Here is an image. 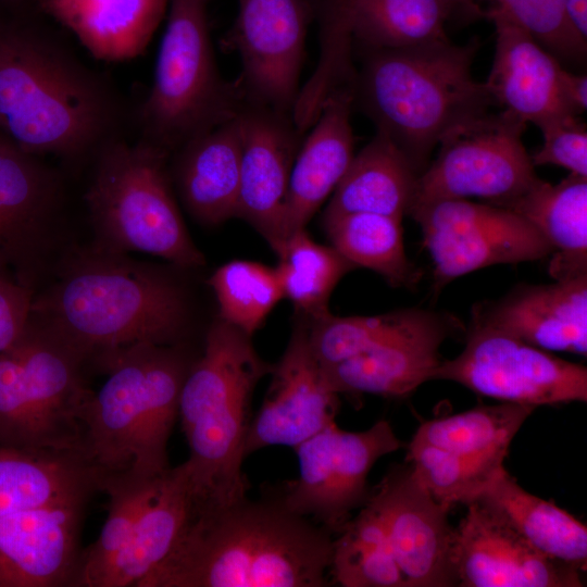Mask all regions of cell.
<instances>
[{
    "label": "cell",
    "instance_id": "obj_39",
    "mask_svg": "<svg viewBox=\"0 0 587 587\" xmlns=\"http://www.w3.org/2000/svg\"><path fill=\"white\" fill-rule=\"evenodd\" d=\"M407 461L413 476L448 508L476 500L505 470L503 462L471 460L412 440Z\"/></svg>",
    "mask_w": 587,
    "mask_h": 587
},
{
    "label": "cell",
    "instance_id": "obj_35",
    "mask_svg": "<svg viewBox=\"0 0 587 587\" xmlns=\"http://www.w3.org/2000/svg\"><path fill=\"white\" fill-rule=\"evenodd\" d=\"M276 271L285 298L310 320L327 315L329 297L355 265L335 248L317 243L305 229L286 241Z\"/></svg>",
    "mask_w": 587,
    "mask_h": 587
},
{
    "label": "cell",
    "instance_id": "obj_30",
    "mask_svg": "<svg viewBox=\"0 0 587 587\" xmlns=\"http://www.w3.org/2000/svg\"><path fill=\"white\" fill-rule=\"evenodd\" d=\"M496 509L540 554L585 572L587 528L557 504L523 489L504 470L477 498Z\"/></svg>",
    "mask_w": 587,
    "mask_h": 587
},
{
    "label": "cell",
    "instance_id": "obj_20",
    "mask_svg": "<svg viewBox=\"0 0 587 587\" xmlns=\"http://www.w3.org/2000/svg\"><path fill=\"white\" fill-rule=\"evenodd\" d=\"M485 17L496 32L494 62L485 82L495 104L536 126L578 116L564 96L560 61L502 10L489 9Z\"/></svg>",
    "mask_w": 587,
    "mask_h": 587
},
{
    "label": "cell",
    "instance_id": "obj_5",
    "mask_svg": "<svg viewBox=\"0 0 587 587\" xmlns=\"http://www.w3.org/2000/svg\"><path fill=\"white\" fill-rule=\"evenodd\" d=\"M272 364L251 336L222 319L209 328L203 353L184 380L178 417L189 447L185 466L195 505L222 504L247 496L245 442L255 386Z\"/></svg>",
    "mask_w": 587,
    "mask_h": 587
},
{
    "label": "cell",
    "instance_id": "obj_34",
    "mask_svg": "<svg viewBox=\"0 0 587 587\" xmlns=\"http://www.w3.org/2000/svg\"><path fill=\"white\" fill-rule=\"evenodd\" d=\"M333 539L330 574L344 587H408L378 509L369 498Z\"/></svg>",
    "mask_w": 587,
    "mask_h": 587
},
{
    "label": "cell",
    "instance_id": "obj_23",
    "mask_svg": "<svg viewBox=\"0 0 587 587\" xmlns=\"http://www.w3.org/2000/svg\"><path fill=\"white\" fill-rule=\"evenodd\" d=\"M351 87L333 91L312 130L301 142L287 189L284 230L287 239L307 224L344 177L353 155Z\"/></svg>",
    "mask_w": 587,
    "mask_h": 587
},
{
    "label": "cell",
    "instance_id": "obj_9",
    "mask_svg": "<svg viewBox=\"0 0 587 587\" xmlns=\"http://www.w3.org/2000/svg\"><path fill=\"white\" fill-rule=\"evenodd\" d=\"M525 128L526 123L501 110L450 129L438 143L436 159L419 177L409 211L472 197L502 207L523 195L539 179L523 143Z\"/></svg>",
    "mask_w": 587,
    "mask_h": 587
},
{
    "label": "cell",
    "instance_id": "obj_3",
    "mask_svg": "<svg viewBox=\"0 0 587 587\" xmlns=\"http://www.w3.org/2000/svg\"><path fill=\"white\" fill-rule=\"evenodd\" d=\"M118 117L108 83L60 41L0 22V129L13 143L74 160L118 137Z\"/></svg>",
    "mask_w": 587,
    "mask_h": 587
},
{
    "label": "cell",
    "instance_id": "obj_25",
    "mask_svg": "<svg viewBox=\"0 0 587 587\" xmlns=\"http://www.w3.org/2000/svg\"><path fill=\"white\" fill-rule=\"evenodd\" d=\"M104 475L80 451H33L0 445V516L90 501Z\"/></svg>",
    "mask_w": 587,
    "mask_h": 587
},
{
    "label": "cell",
    "instance_id": "obj_36",
    "mask_svg": "<svg viewBox=\"0 0 587 587\" xmlns=\"http://www.w3.org/2000/svg\"><path fill=\"white\" fill-rule=\"evenodd\" d=\"M163 475L152 479L126 475L104 477L102 492L109 497L107 519L98 538L82 550L72 587H98L127 545L140 513L159 490Z\"/></svg>",
    "mask_w": 587,
    "mask_h": 587
},
{
    "label": "cell",
    "instance_id": "obj_2",
    "mask_svg": "<svg viewBox=\"0 0 587 587\" xmlns=\"http://www.w3.org/2000/svg\"><path fill=\"white\" fill-rule=\"evenodd\" d=\"M30 317L84 363L99 364L134 345L180 344L188 308L180 286L160 270L93 247L34 296Z\"/></svg>",
    "mask_w": 587,
    "mask_h": 587
},
{
    "label": "cell",
    "instance_id": "obj_17",
    "mask_svg": "<svg viewBox=\"0 0 587 587\" xmlns=\"http://www.w3.org/2000/svg\"><path fill=\"white\" fill-rule=\"evenodd\" d=\"M60 201L57 174L0 132V263L30 289Z\"/></svg>",
    "mask_w": 587,
    "mask_h": 587
},
{
    "label": "cell",
    "instance_id": "obj_29",
    "mask_svg": "<svg viewBox=\"0 0 587 587\" xmlns=\"http://www.w3.org/2000/svg\"><path fill=\"white\" fill-rule=\"evenodd\" d=\"M193 504L185 466L182 463L171 467L163 475L155 496L140 513L127 545L98 587H137L170 553Z\"/></svg>",
    "mask_w": 587,
    "mask_h": 587
},
{
    "label": "cell",
    "instance_id": "obj_46",
    "mask_svg": "<svg viewBox=\"0 0 587 587\" xmlns=\"http://www.w3.org/2000/svg\"><path fill=\"white\" fill-rule=\"evenodd\" d=\"M0 132H2V130L0 129Z\"/></svg>",
    "mask_w": 587,
    "mask_h": 587
},
{
    "label": "cell",
    "instance_id": "obj_13",
    "mask_svg": "<svg viewBox=\"0 0 587 587\" xmlns=\"http://www.w3.org/2000/svg\"><path fill=\"white\" fill-rule=\"evenodd\" d=\"M309 21L305 0H239L226 42L240 58L235 82L243 104L292 116Z\"/></svg>",
    "mask_w": 587,
    "mask_h": 587
},
{
    "label": "cell",
    "instance_id": "obj_31",
    "mask_svg": "<svg viewBox=\"0 0 587 587\" xmlns=\"http://www.w3.org/2000/svg\"><path fill=\"white\" fill-rule=\"evenodd\" d=\"M460 13L458 0H353L347 29L367 50L449 40L446 24Z\"/></svg>",
    "mask_w": 587,
    "mask_h": 587
},
{
    "label": "cell",
    "instance_id": "obj_19",
    "mask_svg": "<svg viewBox=\"0 0 587 587\" xmlns=\"http://www.w3.org/2000/svg\"><path fill=\"white\" fill-rule=\"evenodd\" d=\"M87 504L59 503L0 516V587H72Z\"/></svg>",
    "mask_w": 587,
    "mask_h": 587
},
{
    "label": "cell",
    "instance_id": "obj_41",
    "mask_svg": "<svg viewBox=\"0 0 587 587\" xmlns=\"http://www.w3.org/2000/svg\"><path fill=\"white\" fill-rule=\"evenodd\" d=\"M542 146L530 158L536 165H558L587 177V130L578 116H564L537 126Z\"/></svg>",
    "mask_w": 587,
    "mask_h": 587
},
{
    "label": "cell",
    "instance_id": "obj_27",
    "mask_svg": "<svg viewBox=\"0 0 587 587\" xmlns=\"http://www.w3.org/2000/svg\"><path fill=\"white\" fill-rule=\"evenodd\" d=\"M507 208L529 222L552 248L555 280L587 275V177L570 174L559 184L538 179Z\"/></svg>",
    "mask_w": 587,
    "mask_h": 587
},
{
    "label": "cell",
    "instance_id": "obj_42",
    "mask_svg": "<svg viewBox=\"0 0 587 587\" xmlns=\"http://www.w3.org/2000/svg\"><path fill=\"white\" fill-rule=\"evenodd\" d=\"M33 298L34 290L20 283L0 263V353L9 349L25 330Z\"/></svg>",
    "mask_w": 587,
    "mask_h": 587
},
{
    "label": "cell",
    "instance_id": "obj_43",
    "mask_svg": "<svg viewBox=\"0 0 587 587\" xmlns=\"http://www.w3.org/2000/svg\"><path fill=\"white\" fill-rule=\"evenodd\" d=\"M562 88L572 110L579 115L587 108V77L573 74L564 68Z\"/></svg>",
    "mask_w": 587,
    "mask_h": 587
},
{
    "label": "cell",
    "instance_id": "obj_26",
    "mask_svg": "<svg viewBox=\"0 0 587 587\" xmlns=\"http://www.w3.org/2000/svg\"><path fill=\"white\" fill-rule=\"evenodd\" d=\"M170 0H40L48 16L70 29L98 60L126 61L140 55Z\"/></svg>",
    "mask_w": 587,
    "mask_h": 587
},
{
    "label": "cell",
    "instance_id": "obj_21",
    "mask_svg": "<svg viewBox=\"0 0 587 587\" xmlns=\"http://www.w3.org/2000/svg\"><path fill=\"white\" fill-rule=\"evenodd\" d=\"M471 322L504 332L546 351L587 353V275L524 285L476 304Z\"/></svg>",
    "mask_w": 587,
    "mask_h": 587
},
{
    "label": "cell",
    "instance_id": "obj_33",
    "mask_svg": "<svg viewBox=\"0 0 587 587\" xmlns=\"http://www.w3.org/2000/svg\"><path fill=\"white\" fill-rule=\"evenodd\" d=\"M536 408L502 402L424 422L412 441L463 458L504 462L509 446Z\"/></svg>",
    "mask_w": 587,
    "mask_h": 587
},
{
    "label": "cell",
    "instance_id": "obj_44",
    "mask_svg": "<svg viewBox=\"0 0 587 587\" xmlns=\"http://www.w3.org/2000/svg\"><path fill=\"white\" fill-rule=\"evenodd\" d=\"M353 0H323L321 24L329 28L345 25L349 8Z\"/></svg>",
    "mask_w": 587,
    "mask_h": 587
},
{
    "label": "cell",
    "instance_id": "obj_40",
    "mask_svg": "<svg viewBox=\"0 0 587 587\" xmlns=\"http://www.w3.org/2000/svg\"><path fill=\"white\" fill-rule=\"evenodd\" d=\"M500 9L527 29L559 61L579 62L586 54V41L569 23L562 0H458L460 14L484 16L483 4Z\"/></svg>",
    "mask_w": 587,
    "mask_h": 587
},
{
    "label": "cell",
    "instance_id": "obj_1",
    "mask_svg": "<svg viewBox=\"0 0 587 587\" xmlns=\"http://www.w3.org/2000/svg\"><path fill=\"white\" fill-rule=\"evenodd\" d=\"M333 539L278 498L193 505L170 553L137 587H323Z\"/></svg>",
    "mask_w": 587,
    "mask_h": 587
},
{
    "label": "cell",
    "instance_id": "obj_24",
    "mask_svg": "<svg viewBox=\"0 0 587 587\" xmlns=\"http://www.w3.org/2000/svg\"><path fill=\"white\" fill-rule=\"evenodd\" d=\"M241 150L238 114L173 152L177 190L197 221L217 225L237 216Z\"/></svg>",
    "mask_w": 587,
    "mask_h": 587
},
{
    "label": "cell",
    "instance_id": "obj_11",
    "mask_svg": "<svg viewBox=\"0 0 587 587\" xmlns=\"http://www.w3.org/2000/svg\"><path fill=\"white\" fill-rule=\"evenodd\" d=\"M455 382L501 402L537 408L587 400V369L499 329L471 322L463 351L432 380Z\"/></svg>",
    "mask_w": 587,
    "mask_h": 587
},
{
    "label": "cell",
    "instance_id": "obj_32",
    "mask_svg": "<svg viewBox=\"0 0 587 587\" xmlns=\"http://www.w3.org/2000/svg\"><path fill=\"white\" fill-rule=\"evenodd\" d=\"M399 218L369 212L323 217L325 233L342 257L378 273L391 286L413 287L421 271L405 255Z\"/></svg>",
    "mask_w": 587,
    "mask_h": 587
},
{
    "label": "cell",
    "instance_id": "obj_22",
    "mask_svg": "<svg viewBox=\"0 0 587 587\" xmlns=\"http://www.w3.org/2000/svg\"><path fill=\"white\" fill-rule=\"evenodd\" d=\"M463 328L452 314L435 312L422 325L366 352L332 365H321L322 371L328 386L338 395L404 397L432 380L441 362V344Z\"/></svg>",
    "mask_w": 587,
    "mask_h": 587
},
{
    "label": "cell",
    "instance_id": "obj_15",
    "mask_svg": "<svg viewBox=\"0 0 587 587\" xmlns=\"http://www.w3.org/2000/svg\"><path fill=\"white\" fill-rule=\"evenodd\" d=\"M309 324L292 332L280 360L273 365L263 403L251 419L246 457L270 446L295 448L335 422L338 394L327 384L308 337Z\"/></svg>",
    "mask_w": 587,
    "mask_h": 587
},
{
    "label": "cell",
    "instance_id": "obj_38",
    "mask_svg": "<svg viewBox=\"0 0 587 587\" xmlns=\"http://www.w3.org/2000/svg\"><path fill=\"white\" fill-rule=\"evenodd\" d=\"M220 319L252 336L284 298L276 267L236 260L218 267L210 278Z\"/></svg>",
    "mask_w": 587,
    "mask_h": 587
},
{
    "label": "cell",
    "instance_id": "obj_45",
    "mask_svg": "<svg viewBox=\"0 0 587 587\" xmlns=\"http://www.w3.org/2000/svg\"><path fill=\"white\" fill-rule=\"evenodd\" d=\"M569 23L575 33L587 40V0H562Z\"/></svg>",
    "mask_w": 587,
    "mask_h": 587
},
{
    "label": "cell",
    "instance_id": "obj_10",
    "mask_svg": "<svg viewBox=\"0 0 587 587\" xmlns=\"http://www.w3.org/2000/svg\"><path fill=\"white\" fill-rule=\"evenodd\" d=\"M401 446L386 420L362 432L344 430L333 422L294 448L299 475L286 482L277 498L291 512L338 533L367 502L373 465Z\"/></svg>",
    "mask_w": 587,
    "mask_h": 587
},
{
    "label": "cell",
    "instance_id": "obj_12",
    "mask_svg": "<svg viewBox=\"0 0 587 587\" xmlns=\"http://www.w3.org/2000/svg\"><path fill=\"white\" fill-rule=\"evenodd\" d=\"M434 265V289L473 271L540 260L549 242L517 213L490 203L451 199L412 208Z\"/></svg>",
    "mask_w": 587,
    "mask_h": 587
},
{
    "label": "cell",
    "instance_id": "obj_4",
    "mask_svg": "<svg viewBox=\"0 0 587 587\" xmlns=\"http://www.w3.org/2000/svg\"><path fill=\"white\" fill-rule=\"evenodd\" d=\"M478 40L367 50L352 84L358 102L422 174L440 139L495 102L472 65ZM421 176V175H420Z\"/></svg>",
    "mask_w": 587,
    "mask_h": 587
},
{
    "label": "cell",
    "instance_id": "obj_6",
    "mask_svg": "<svg viewBox=\"0 0 587 587\" xmlns=\"http://www.w3.org/2000/svg\"><path fill=\"white\" fill-rule=\"evenodd\" d=\"M191 361L177 345L138 344L98 365L109 374L82 415L83 451L105 476L166 473L168 439Z\"/></svg>",
    "mask_w": 587,
    "mask_h": 587
},
{
    "label": "cell",
    "instance_id": "obj_16",
    "mask_svg": "<svg viewBox=\"0 0 587 587\" xmlns=\"http://www.w3.org/2000/svg\"><path fill=\"white\" fill-rule=\"evenodd\" d=\"M237 217L248 222L279 257L286 245L284 211L301 134L292 116L243 104Z\"/></svg>",
    "mask_w": 587,
    "mask_h": 587
},
{
    "label": "cell",
    "instance_id": "obj_8",
    "mask_svg": "<svg viewBox=\"0 0 587 587\" xmlns=\"http://www.w3.org/2000/svg\"><path fill=\"white\" fill-rule=\"evenodd\" d=\"M209 0H170L152 86L139 108L141 140L170 155L191 138L234 117L243 101L217 67Z\"/></svg>",
    "mask_w": 587,
    "mask_h": 587
},
{
    "label": "cell",
    "instance_id": "obj_14",
    "mask_svg": "<svg viewBox=\"0 0 587 587\" xmlns=\"http://www.w3.org/2000/svg\"><path fill=\"white\" fill-rule=\"evenodd\" d=\"M452 528L450 567L461 587H582L579 572L536 551L496 509L476 499Z\"/></svg>",
    "mask_w": 587,
    "mask_h": 587
},
{
    "label": "cell",
    "instance_id": "obj_37",
    "mask_svg": "<svg viewBox=\"0 0 587 587\" xmlns=\"http://www.w3.org/2000/svg\"><path fill=\"white\" fill-rule=\"evenodd\" d=\"M436 311L409 308L374 316L327 315L311 320L308 337L322 366L366 352L428 321Z\"/></svg>",
    "mask_w": 587,
    "mask_h": 587
},
{
    "label": "cell",
    "instance_id": "obj_28",
    "mask_svg": "<svg viewBox=\"0 0 587 587\" xmlns=\"http://www.w3.org/2000/svg\"><path fill=\"white\" fill-rule=\"evenodd\" d=\"M420 175L405 154L376 132L353 155L323 217L369 212L402 220L413 202Z\"/></svg>",
    "mask_w": 587,
    "mask_h": 587
},
{
    "label": "cell",
    "instance_id": "obj_18",
    "mask_svg": "<svg viewBox=\"0 0 587 587\" xmlns=\"http://www.w3.org/2000/svg\"><path fill=\"white\" fill-rule=\"evenodd\" d=\"M408 587L454 586L450 508L436 501L410 469L390 471L371 494Z\"/></svg>",
    "mask_w": 587,
    "mask_h": 587
},
{
    "label": "cell",
    "instance_id": "obj_7",
    "mask_svg": "<svg viewBox=\"0 0 587 587\" xmlns=\"http://www.w3.org/2000/svg\"><path fill=\"white\" fill-rule=\"evenodd\" d=\"M168 159V153L141 139L128 143L118 137L96 152L85 193L96 248L121 254L145 252L179 267L204 263L176 204Z\"/></svg>",
    "mask_w": 587,
    "mask_h": 587
}]
</instances>
